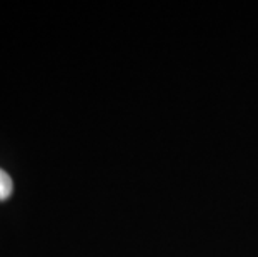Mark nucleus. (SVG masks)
Wrapping results in <instances>:
<instances>
[{"instance_id":"1","label":"nucleus","mask_w":258,"mask_h":257,"mask_svg":"<svg viewBox=\"0 0 258 257\" xmlns=\"http://www.w3.org/2000/svg\"><path fill=\"white\" fill-rule=\"evenodd\" d=\"M14 190V184H12V179L5 171L0 169V200H5L10 197Z\"/></svg>"}]
</instances>
